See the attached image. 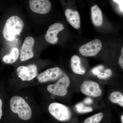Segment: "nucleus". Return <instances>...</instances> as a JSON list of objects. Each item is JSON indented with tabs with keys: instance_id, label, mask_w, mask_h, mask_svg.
<instances>
[{
	"instance_id": "4",
	"label": "nucleus",
	"mask_w": 123,
	"mask_h": 123,
	"mask_svg": "<svg viewBox=\"0 0 123 123\" xmlns=\"http://www.w3.org/2000/svg\"><path fill=\"white\" fill-rule=\"evenodd\" d=\"M70 84V80L67 76H64L55 83L47 86V89L49 93L55 95L63 97L67 94L68 88Z\"/></svg>"
},
{
	"instance_id": "21",
	"label": "nucleus",
	"mask_w": 123,
	"mask_h": 123,
	"mask_svg": "<svg viewBox=\"0 0 123 123\" xmlns=\"http://www.w3.org/2000/svg\"><path fill=\"white\" fill-rule=\"evenodd\" d=\"M113 1L119 5L120 11L122 12H123V0H113Z\"/></svg>"
},
{
	"instance_id": "2",
	"label": "nucleus",
	"mask_w": 123,
	"mask_h": 123,
	"mask_svg": "<svg viewBox=\"0 0 123 123\" xmlns=\"http://www.w3.org/2000/svg\"><path fill=\"white\" fill-rule=\"evenodd\" d=\"M11 111L18 114L23 120H29L31 118L32 111L29 104L22 97L15 96L11 98L10 102Z\"/></svg>"
},
{
	"instance_id": "8",
	"label": "nucleus",
	"mask_w": 123,
	"mask_h": 123,
	"mask_svg": "<svg viewBox=\"0 0 123 123\" xmlns=\"http://www.w3.org/2000/svg\"><path fill=\"white\" fill-rule=\"evenodd\" d=\"M63 74V71L59 68H51L40 74L37 77L38 80L40 83L55 80L61 76Z\"/></svg>"
},
{
	"instance_id": "15",
	"label": "nucleus",
	"mask_w": 123,
	"mask_h": 123,
	"mask_svg": "<svg viewBox=\"0 0 123 123\" xmlns=\"http://www.w3.org/2000/svg\"><path fill=\"white\" fill-rule=\"evenodd\" d=\"M20 52L18 49L14 48L9 55H5L2 58V60L6 64H11L15 63L19 57Z\"/></svg>"
},
{
	"instance_id": "20",
	"label": "nucleus",
	"mask_w": 123,
	"mask_h": 123,
	"mask_svg": "<svg viewBox=\"0 0 123 123\" xmlns=\"http://www.w3.org/2000/svg\"><path fill=\"white\" fill-rule=\"evenodd\" d=\"M104 69V66L103 65H99L93 68L91 72L93 74L96 75L98 72L102 71Z\"/></svg>"
},
{
	"instance_id": "6",
	"label": "nucleus",
	"mask_w": 123,
	"mask_h": 123,
	"mask_svg": "<svg viewBox=\"0 0 123 123\" xmlns=\"http://www.w3.org/2000/svg\"><path fill=\"white\" fill-rule=\"evenodd\" d=\"M17 74L23 81H30L37 76V68L34 64H31L27 66H21L17 69Z\"/></svg>"
},
{
	"instance_id": "17",
	"label": "nucleus",
	"mask_w": 123,
	"mask_h": 123,
	"mask_svg": "<svg viewBox=\"0 0 123 123\" xmlns=\"http://www.w3.org/2000/svg\"><path fill=\"white\" fill-rule=\"evenodd\" d=\"M103 117L102 112H99L86 119L84 123H98Z\"/></svg>"
},
{
	"instance_id": "12",
	"label": "nucleus",
	"mask_w": 123,
	"mask_h": 123,
	"mask_svg": "<svg viewBox=\"0 0 123 123\" xmlns=\"http://www.w3.org/2000/svg\"><path fill=\"white\" fill-rule=\"evenodd\" d=\"M65 15L67 21L74 28L78 29L80 27V17L77 11L67 9Z\"/></svg>"
},
{
	"instance_id": "5",
	"label": "nucleus",
	"mask_w": 123,
	"mask_h": 123,
	"mask_svg": "<svg viewBox=\"0 0 123 123\" xmlns=\"http://www.w3.org/2000/svg\"><path fill=\"white\" fill-rule=\"evenodd\" d=\"M102 48V42L99 39L91 40L87 43L82 45L79 48L80 54L86 57L96 55L101 51Z\"/></svg>"
},
{
	"instance_id": "7",
	"label": "nucleus",
	"mask_w": 123,
	"mask_h": 123,
	"mask_svg": "<svg viewBox=\"0 0 123 123\" xmlns=\"http://www.w3.org/2000/svg\"><path fill=\"white\" fill-rule=\"evenodd\" d=\"M80 90L84 94L92 97H99L102 93L99 85L92 81H84L81 85Z\"/></svg>"
},
{
	"instance_id": "19",
	"label": "nucleus",
	"mask_w": 123,
	"mask_h": 123,
	"mask_svg": "<svg viewBox=\"0 0 123 123\" xmlns=\"http://www.w3.org/2000/svg\"><path fill=\"white\" fill-rule=\"evenodd\" d=\"M112 75V71L110 69H107L102 72L101 71L98 72L96 76L98 78L100 79H105L110 77Z\"/></svg>"
},
{
	"instance_id": "16",
	"label": "nucleus",
	"mask_w": 123,
	"mask_h": 123,
	"mask_svg": "<svg viewBox=\"0 0 123 123\" xmlns=\"http://www.w3.org/2000/svg\"><path fill=\"white\" fill-rule=\"evenodd\" d=\"M110 99L113 103L118 104L121 107L123 106V95L120 92H112L110 95Z\"/></svg>"
},
{
	"instance_id": "11",
	"label": "nucleus",
	"mask_w": 123,
	"mask_h": 123,
	"mask_svg": "<svg viewBox=\"0 0 123 123\" xmlns=\"http://www.w3.org/2000/svg\"><path fill=\"white\" fill-rule=\"evenodd\" d=\"M64 29L63 24L56 23L51 25L47 31L45 36V39L47 42L51 44H56L58 42L57 35Z\"/></svg>"
},
{
	"instance_id": "13",
	"label": "nucleus",
	"mask_w": 123,
	"mask_h": 123,
	"mask_svg": "<svg viewBox=\"0 0 123 123\" xmlns=\"http://www.w3.org/2000/svg\"><path fill=\"white\" fill-rule=\"evenodd\" d=\"M91 17L95 25L100 26L103 24V17L102 10L97 5L92 6L91 8Z\"/></svg>"
},
{
	"instance_id": "3",
	"label": "nucleus",
	"mask_w": 123,
	"mask_h": 123,
	"mask_svg": "<svg viewBox=\"0 0 123 123\" xmlns=\"http://www.w3.org/2000/svg\"><path fill=\"white\" fill-rule=\"evenodd\" d=\"M50 114L56 119L61 121H68L72 117L70 109L66 106L58 103H53L49 106Z\"/></svg>"
},
{
	"instance_id": "10",
	"label": "nucleus",
	"mask_w": 123,
	"mask_h": 123,
	"mask_svg": "<svg viewBox=\"0 0 123 123\" xmlns=\"http://www.w3.org/2000/svg\"><path fill=\"white\" fill-rule=\"evenodd\" d=\"M29 6L34 12L42 14L48 13L51 7V2L48 0H30Z\"/></svg>"
},
{
	"instance_id": "24",
	"label": "nucleus",
	"mask_w": 123,
	"mask_h": 123,
	"mask_svg": "<svg viewBox=\"0 0 123 123\" xmlns=\"http://www.w3.org/2000/svg\"><path fill=\"white\" fill-rule=\"evenodd\" d=\"M2 100L0 98V120L1 119L2 115Z\"/></svg>"
},
{
	"instance_id": "18",
	"label": "nucleus",
	"mask_w": 123,
	"mask_h": 123,
	"mask_svg": "<svg viewBox=\"0 0 123 123\" xmlns=\"http://www.w3.org/2000/svg\"><path fill=\"white\" fill-rule=\"evenodd\" d=\"M75 108L77 112L81 114L91 112L93 111L92 108L86 106L82 103H78L76 105Z\"/></svg>"
},
{
	"instance_id": "9",
	"label": "nucleus",
	"mask_w": 123,
	"mask_h": 123,
	"mask_svg": "<svg viewBox=\"0 0 123 123\" xmlns=\"http://www.w3.org/2000/svg\"><path fill=\"white\" fill-rule=\"evenodd\" d=\"M35 40L33 37H27L25 38L20 51L21 61H25L34 57L33 48Z\"/></svg>"
},
{
	"instance_id": "1",
	"label": "nucleus",
	"mask_w": 123,
	"mask_h": 123,
	"mask_svg": "<svg viewBox=\"0 0 123 123\" xmlns=\"http://www.w3.org/2000/svg\"><path fill=\"white\" fill-rule=\"evenodd\" d=\"M24 27V23L18 16H11L6 21L2 34L5 39L9 42L13 41L17 35L21 33Z\"/></svg>"
},
{
	"instance_id": "14",
	"label": "nucleus",
	"mask_w": 123,
	"mask_h": 123,
	"mask_svg": "<svg viewBox=\"0 0 123 123\" xmlns=\"http://www.w3.org/2000/svg\"><path fill=\"white\" fill-rule=\"evenodd\" d=\"M80 59L79 56L74 55L71 60V66L73 72L79 75H84L86 73V69L81 65Z\"/></svg>"
},
{
	"instance_id": "23",
	"label": "nucleus",
	"mask_w": 123,
	"mask_h": 123,
	"mask_svg": "<svg viewBox=\"0 0 123 123\" xmlns=\"http://www.w3.org/2000/svg\"><path fill=\"white\" fill-rule=\"evenodd\" d=\"M84 103L86 104H90L93 103V101L90 98H86L84 100Z\"/></svg>"
},
{
	"instance_id": "22",
	"label": "nucleus",
	"mask_w": 123,
	"mask_h": 123,
	"mask_svg": "<svg viewBox=\"0 0 123 123\" xmlns=\"http://www.w3.org/2000/svg\"><path fill=\"white\" fill-rule=\"evenodd\" d=\"M119 62L120 65L122 69L123 68V53H121L119 59Z\"/></svg>"
},
{
	"instance_id": "25",
	"label": "nucleus",
	"mask_w": 123,
	"mask_h": 123,
	"mask_svg": "<svg viewBox=\"0 0 123 123\" xmlns=\"http://www.w3.org/2000/svg\"><path fill=\"white\" fill-rule=\"evenodd\" d=\"M123 116L122 115V116H121V123H123Z\"/></svg>"
}]
</instances>
